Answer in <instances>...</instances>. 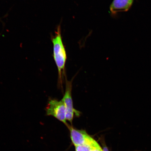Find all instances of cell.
Returning a JSON list of instances; mask_svg holds the SVG:
<instances>
[{
	"label": "cell",
	"instance_id": "8992f818",
	"mask_svg": "<svg viewBox=\"0 0 151 151\" xmlns=\"http://www.w3.org/2000/svg\"><path fill=\"white\" fill-rule=\"evenodd\" d=\"M96 141L90 137L87 141L84 144L75 147L76 151H91L94 143Z\"/></svg>",
	"mask_w": 151,
	"mask_h": 151
},
{
	"label": "cell",
	"instance_id": "5b68a950",
	"mask_svg": "<svg viewBox=\"0 0 151 151\" xmlns=\"http://www.w3.org/2000/svg\"><path fill=\"white\" fill-rule=\"evenodd\" d=\"M133 1V0H114L110 6L111 12L116 14L127 11L131 7Z\"/></svg>",
	"mask_w": 151,
	"mask_h": 151
},
{
	"label": "cell",
	"instance_id": "52a82bcc",
	"mask_svg": "<svg viewBox=\"0 0 151 151\" xmlns=\"http://www.w3.org/2000/svg\"><path fill=\"white\" fill-rule=\"evenodd\" d=\"M91 151H103V150L99 143L96 142L92 147Z\"/></svg>",
	"mask_w": 151,
	"mask_h": 151
},
{
	"label": "cell",
	"instance_id": "ba28073f",
	"mask_svg": "<svg viewBox=\"0 0 151 151\" xmlns=\"http://www.w3.org/2000/svg\"><path fill=\"white\" fill-rule=\"evenodd\" d=\"M103 150V151H109L107 147L106 146H104Z\"/></svg>",
	"mask_w": 151,
	"mask_h": 151
},
{
	"label": "cell",
	"instance_id": "277c9868",
	"mask_svg": "<svg viewBox=\"0 0 151 151\" xmlns=\"http://www.w3.org/2000/svg\"><path fill=\"white\" fill-rule=\"evenodd\" d=\"M68 128L70 132L71 140L75 147L84 144L90 137L84 130L77 129L71 126Z\"/></svg>",
	"mask_w": 151,
	"mask_h": 151
},
{
	"label": "cell",
	"instance_id": "3957f363",
	"mask_svg": "<svg viewBox=\"0 0 151 151\" xmlns=\"http://www.w3.org/2000/svg\"><path fill=\"white\" fill-rule=\"evenodd\" d=\"M72 84L71 81H68L66 78V88L65 94L62 101L65 105L66 109V119L67 120L72 124L75 116H80L81 112L73 107V100L72 97Z\"/></svg>",
	"mask_w": 151,
	"mask_h": 151
},
{
	"label": "cell",
	"instance_id": "7a4b0ae2",
	"mask_svg": "<svg viewBox=\"0 0 151 151\" xmlns=\"http://www.w3.org/2000/svg\"><path fill=\"white\" fill-rule=\"evenodd\" d=\"M46 111L47 116L54 117L68 127L70 125L66 122L65 107L62 100L58 101L56 99H50L47 104Z\"/></svg>",
	"mask_w": 151,
	"mask_h": 151
},
{
	"label": "cell",
	"instance_id": "6da1fadb",
	"mask_svg": "<svg viewBox=\"0 0 151 151\" xmlns=\"http://www.w3.org/2000/svg\"><path fill=\"white\" fill-rule=\"evenodd\" d=\"M52 40L53 45V58L58 69V84L62 88L63 77L65 75L67 55L62 41L60 26H58L55 32V35L52 37Z\"/></svg>",
	"mask_w": 151,
	"mask_h": 151
}]
</instances>
